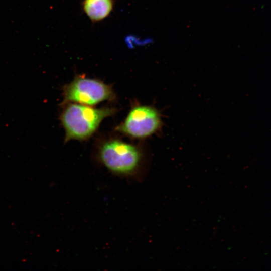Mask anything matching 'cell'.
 <instances>
[{
	"label": "cell",
	"instance_id": "6da1fadb",
	"mask_svg": "<svg viewBox=\"0 0 271 271\" xmlns=\"http://www.w3.org/2000/svg\"><path fill=\"white\" fill-rule=\"evenodd\" d=\"M116 109L69 103L60 115L65 130V142L70 140L83 141L89 139L96 131L101 122L114 114Z\"/></svg>",
	"mask_w": 271,
	"mask_h": 271
},
{
	"label": "cell",
	"instance_id": "7a4b0ae2",
	"mask_svg": "<svg viewBox=\"0 0 271 271\" xmlns=\"http://www.w3.org/2000/svg\"><path fill=\"white\" fill-rule=\"evenodd\" d=\"M99 157L108 171L125 176L136 172L140 166L142 154L135 145L118 139H111L101 144Z\"/></svg>",
	"mask_w": 271,
	"mask_h": 271
},
{
	"label": "cell",
	"instance_id": "3957f363",
	"mask_svg": "<svg viewBox=\"0 0 271 271\" xmlns=\"http://www.w3.org/2000/svg\"><path fill=\"white\" fill-rule=\"evenodd\" d=\"M63 95L64 103L73 102L90 106L115 97L111 86L81 75L76 76L64 87Z\"/></svg>",
	"mask_w": 271,
	"mask_h": 271
},
{
	"label": "cell",
	"instance_id": "277c9868",
	"mask_svg": "<svg viewBox=\"0 0 271 271\" xmlns=\"http://www.w3.org/2000/svg\"><path fill=\"white\" fill-rule=\"evenodd\" d=\"M162 125L161 114L156 108L150 105H136L131 108L116 130L130 137L142 139L156 133Z\"/></svg>",
	"mask_w": 271,
	"mask_h": 271
},
{
	"label": "cell",
	"instance_id": "5b68a950",
	"mask_svg": "<svg viewBox=\"0 0 271 271\" xmlns=\"http://www.w3.org/2000/svg\"><path fill=\"white\" fill-rule=\"evenodd\" d=\"M113 0H84L83 10L88 18L98 22L106 18L113 7Z\"/></svg>",
	"mask_w": 271,
	"mask_h": 271
}]
</instances>
